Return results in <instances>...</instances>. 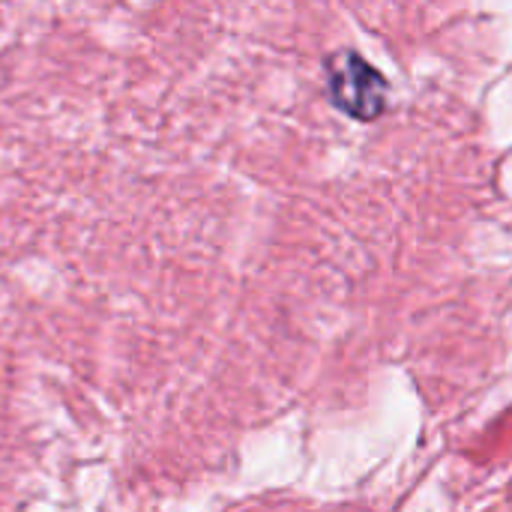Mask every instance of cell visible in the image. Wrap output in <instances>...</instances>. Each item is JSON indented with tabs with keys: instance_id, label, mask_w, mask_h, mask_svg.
<instances>
[{
	"instance_id": "6da1fadb",
	"label": "cell",
	"mask_w": 512,
	"mask_h": 512,
	"mask_svg": "<svg viewBox=\"0 0 512 512\" xmlns=\"http://www.w3.org/2000/svg\"><path fill=\"white\" fill-rule=\"evenodd\" d=\"M330 93L333 102L357 120H375L387 108V78L357 51H339L330 60Z\"/></svg>"
}]
</instances>
